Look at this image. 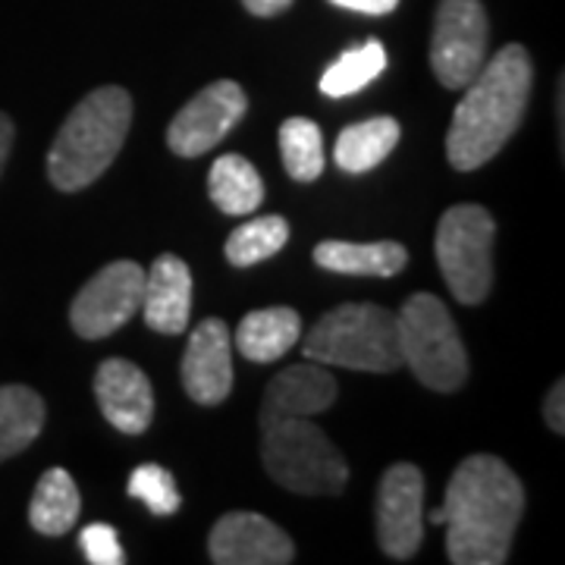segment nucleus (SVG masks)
<instances>
[{
    "mask_svg": "<svg viewBox=\"0 0 565 565\" xmlns=\"http://www.w3.org/2000/svg\"><path fill=\"white\" fill-rule=\"evenodd\" d=\"M44 427V403L32 386H0V462L13 459L39 440Z\"/></svg>",
    "mask_w": 565,
    "mask_h": 565,
    "instance_id": "22",
    "label": "nucleus"
},
{
    "mask_svg": "<svg viewBox=\"0 0 565 565\" xmlns=\"http://www.w3.org/2000/svg\"><path fill=\"white\" fill-rule=\"evenodd\" d=\"M243 7L252 13V17L270 20V17H280L282 10H289V7H292V0H243Z\"/></svg>",
    "mask_w": 565,
    "mask_h": 565,
    "instance_id": "30",
    "label": "nucleus"
},
{
    "mask_svg": "<svg viewBox=\"0 0 565 565\" xmlns=\"http://www.w3.org/2000/svg\"><path fill=\"white\" fill-rule=\"evenodd\" d=\"M280 151L286 173L296 182H315L323 173V136L318 122L289 117L280 126Z\"/></svg>",
    "mask_w": 565,
    "mask_h": 565,
    "instance_id": "25",
    "label": "nucleus"
},
{
    "mask_svg": "<svg viewBox=\"0 0 565 565\" xmlns=\"http://www.w3.org/2000/svg\"><path fill=\"white\" fill-rule=\"evenodd\" d=\"M531 76V57L522 44L497 51L465 85V98L446 132V161L462 173L493 161L525 120Z\"/></svg>",
    "mask_w": 565,
    "mask_h": 565,
    "instance_id": "2",
    "label": "nucleus"
},
{
    "mask_svg": "<svg viewBox=\"0 0 565 565\" xmlns=\"http://www.w3.org/2000/svg\"><path fill=\"white\" fill-rule=\"evenodd\" d=\"M305 355L323 367L390 374L403 367L399 321L381 305H340L308 330Z\"/></svg>",
    "mask_w": 565,
    "mask_h": 565,
    "instance_id": "4",
    "label": "nucleus"
},
{
    "mask_svg": "<svg viewBox=\"0 0 565 565\" xmlns=\"http://www.w3.org/2000/svg\"><path fill=\"white\" fill-rule=\"evenodd\" d=\"M141 315L145 323L158 333L177 337L189 327L192 318V270L177 255H161L145 270V292H141Z\"/></svg>",
    "mask_w": 565,
    "mask_h": 565,
    "instance_id": "16",
    "label": "nucleus"
},
{
    "mask_svg": "<svg viewBox=\"0 0 565 565\" xmlns=\"http://www.w3.org/2000/svg\"><path fill=\"white\" fill-rule=\"evenodd\" d=\"M13 136H17V129H13V120L7 117V114H0V173H3V163L10 158V148H13Z\"/></svg>",
    "mask_w": 565,
    "mask_h": 565,
    "instance_id": "31",
    "label": "nucleus"
},
{
    "mask_svg": "<svg viewBox=\"0 0 565 565\" xmlns=\"http://www.w3.org/2000/svg\"><path fill=\"white\" fill-rule=\"evenodd\" d=\"M446 556L452 565H503L525 512V487L497 456H468L446 484Z\"/></svg>",
    "mask_w": 565,
    "mask_h": 565,
    "instance_id": "1",
    "label": "nucleus"
},
{
    "mask_svg": "<svg viewBox=\"0 0 565 565\" xmlns=\"http://www.w3.org/2000/svg\"><path fill=\"white\" fill-rule=\"evenodd\" d=\"M207 553L217 565H286L296 559V544L258 512H226L211 527Z\"/></svg>",
    "mask_w": 565,
    "mask_h": 565,
    "instance_id": "12",
    "label": "nucleus"
},
{
    "mask_svg": "<svg viewBox=\"0 0 565 565\" xmlns=\"http://www.w3.org/2000/svg\"><path fill=\"white\" fill-rule=\"evenodd\" d=\"M544 418L546 427L553 430V434H565V384L563 381H556L553 390L546 393V403H544Z\"/></svg>",
    "mask_w": 565,
    "mask_h": 565,
    "instance_id": "28",
    "label": "nucleus"
},
{
    "mask_svg": "<svg viewBox=\"0 0 565 565\" xmlns=\"http://www.w3.org/2000/svg\"><path fill=\"white\" fill-rule=\"evenodd\" d=\"M315 264L345 277H396L408 264V252L399 243H343L330 239L315 248Z\"/></svg>",
    "mask_w": 565,
    "mask_h": 565,
    "instance_id": "18",
    "label": "nucleus"
},
{
    "mask_svg": "<svg viewBox=\"0 0 565 565\" xmlns=\"http://www.w3.org/2000/svg\"><path fill=\"white\" fill-rule=\"evenodd\" d=\"M95 396L104 418L122 434H141L154 418V390L139 364L107 359L95 374Z\"/></svg>",
    "mask_w": 565,
    "mask_h": 565,
    "instance_id": "14",
    "label": "nucleus"
},
{
    "mask_svg": "<svg viewBox=\"0 0 565 565\" xmlns=\"http://www.w3.org/2000/svg\"><path fill=\"white\" fill-rule=\"evenodd\" d=\"M262 456L267 475L289 493L337 497L349 484L343 452L308 418H282L264 427Z\"/></svg>",
    "mask_w": 565,
    "mask_h": 565,
    "instance_id": "5",
    "label": "nucleus"
},
{
    "mask_svg": "<svg viewBox=\"0 0 565 565\" xmlns=\"http://www.w3.org/2000/svg\"><path fill=\"white\" fill-rule=\"evenodd\" d=\"M207 192H211V202L230 217H245L258 211L264 202L262 177L243 154H223L214 161L207 173Z\"/></svg>",
    "mask_w": 565,
    "mask_h": 565,
    "instance_id": "21",
    "label": "nucleus"
},
{
    "mask_svg": "<svg viewBox=\"0 0 565 565\" xmlns=\"http://www.w3.org/2000/svg\"><path fill=\"white\" fill-rule=\"evenodd\" d=\"M399 141V122L393 117H374V120L352 122L345 126L333 148V161L343 173L362 177L367 170H374L377 163L390 158V151Z\"/></svg>",
    "mask_w": 565,
    "mask_h": 565,
    "instance_id": "19",
    "label": "nucleus"
},
{
    "mask_svg": "<svg viewBox=\"0 0 565 565\" xmlns=\"http://www.w3.org/2000/svg\"><path fill=\"white\" fill-rule=\"evenodd\" d=\"M396 321L403 364L412 367V374L437 393L459 390L468 377V355L446 305L430 292H415L408 296Z\"/></svg>",
    "mask_w": 565,
    "mask_h": 565,
    "instance_id": "6",
    "label": "nucleus"
},
{
    "mask_svg": "<svg viewBox=\"0 0 565 565\" xmlns=\"http://www.w3.org/2000/svg\"><path fill=\"white\" fill-rule=\"evenodd\" d=\"M182 386L192 403L217 405L233 390V343L230 330L217 318L202 321L182 355Z\"/></svg>",
    "mask_w": 565,
    "mask_h": 565,
    "instance_id": "13",
    "label": "nucleus"
},
{
    "mask_svg": "<svg viewBox=\"0 0 565 565\" xmlns=\"http://www.w3.org/2000/svg\"><path fill=\"white\" fill-rule=\"evenodd\" d=\"M337 403V381L323 364H292L280 371L262 405V430L282 418H311Z\"/></svg>",
    "mask_w": 565,
    "mask_h": 565,
    "instance_id": "15",
    "label": "nucleus"
},
{
    "mask_svg": "<svg viewBox=\"0 0 565 565\" xmlns=\"http://www.w3.org/2000/svg\"><path fill=\"white\" fill-rule=\"evenodd\" d=\"M343 10H355V13H364V17H386L396 10L399 0H330Z\"/></svg>",
    "mask_w": 565,
    "mask_h": 565,
    "instance_id": "29",
    "label": "nucleus"
},
{
    "mask_svg": "<svg viewBox=\"0 0 565 565\" xmlns=\"http://www.w3.org/2000/svg\"><path fill=\"white\" fill-rule=\"evenodd\" d=\"M126 493L132 497V500H139L145 503L154 515H177L182 505L180 497V487H177V478L163 468V465H139L132 475H129V484H126Z\"/></svg>",
    "mask_w": 565,
    "mask_h": 565,
    "instance_id": "26",
    "label": "nucleus"
},
{
    "mask_svg": "<svg viewBox=\"0 0 565 565\" xmlns=\"http://www.w3.org/2000/svg\"><path fill=\"white\" fill-rule=\"evenodd\" d=\"M245 110H248V98L239 82H211L173 117L167 129V145L180 158H199L233 132V126L243 120Z\"/></svg>",
    "mask_w": 565,
    "mask_h": 565,
    "instance_id": "11",
    "label": "nucleus"
},
{
    "mask_svg": "<svg viewBox=\"0 0 565 565\" xmlns=\"http://www.w3.org/2000/svg\"><path fill=\"white\" fill-rule=\"evenodd\" d=\"M497 223L481 204L449 207L437 226V264L456 302L481 305L493 286Z\"/></svg>",
    "mask_w": 565,
    "mask_h": 565,
    "instance_id": "7",
    "label": "nucleus"
},
{
    "mask_svg": "<svg viewBox=\"0 0 565 565\" xmlns=\"http://www.w3.org/2000/svg\"><path fill=\"white\" fill-rule=\"evenodd\" d=\"M427 519H430V525H444V522H446L444 505H440V509H434V512H430V515H427Z\"/></svg>",
    "mask_w": 565,
    "mask_h": 565,
    "instance_id": "32",
    "label": "nucleus"
},
{
    "mask_svg": "<svg viewBox=\"0 0 565 565\" xmlns=\"http://www.w3.org/2000/svg\"><path fill=\"white\" fill-rule=\"evenodd\" d=\"M302 337V318L292 308H258L236 327V345L248 362L270 364L282 359Z\"/></svg>",
    "mask_w": 565,
    "mask_h": 565,
    "instance_id": "17",
    "label": "nucleus"
},
{
    "mask_svg": "<svg viewBox=\"0 0 565 565\" xmlns=\"http://www.w3.org/2000/svg\"><path fill=\"white\" fill-rule=\"evenodd\" d=\"M487 13L481 0H440L434 39H430V66L444 88H465L487 63Z\"/></svg>",
    "mask_w": 565,
    "mask_h": 565,
    "instance_id": "8",
    "label": "nucleus"
},
{
    "mask_svg": "<svg viewBox=\"0 0 565 565\" xmlns=\"http://www.w3.org/2000/svg\"><path fill=\"white\" fill-rule=\"evenodd\" d=\"M79 546L85 553V559L92 565H122L126 563V553H122L120 537H117V527L95 522V525H85L79 531Z\"/></svg>",
    "mask_w": 565,
    "mask_h": 565,
    "instance_id": "27",
    "label": "nucleus"
},
{
    "mask_svg": "<svg viewBox=\"0 0 565 565\" xmlns=\"http://www.w3.org/2000/svg\"><path fill=\"white\" fill-rule=\"evenodd\" d=\"M424 541V475L418 465L386 468L377 487V544L390 559L408 563Z\"/></svg>",
    "mask_w": 565,
    "mask_h": 565,
    "instance_id": "10",
    "label": "nucleus"
},
{
    "mask_svg": "<svg viewBox=\"0 0 565 565\" xmlns=\"http://www.w3.org/2000/svg\"><path fill=\"white\" fill-rule=\"evenodd\" d=\"M82 512L79 487L63 468H47L29 503V522L44 537H61L76 527Z\"/></svg>",
    "mask_w": 565,
    "mask_h": 565,
    "instance_id": "20",
    "label": "nucleus"
},
{
    "mask_svg": "<svg viewBox=\"0 0 565 565\" xmlns=\"http://www.w3.org/2000/svg\"><path fill=\"white\" fill-rule=\"evenodd\" d=\"M286 243H289V223L286 217L270 214V217H255V221L236 226L223 245V252L233 267H252V264L274 258Z\"/></svg>",
    "mask_w": 565,
    "mask_h": 565,
    "instance_id": "24",
    "label": "nucleus"
},
{
    "mask_svg": "<svg viewBox=\"0 0 565 565\" xmlns=\"http://www.w3.org/2000/svg\"><path fill=\"white\" fill-rule=\"evenodd\" d=\"M386 70V51L381 41H364L362 47H352L323 70L321 92L327 98H349L367 88Z\"/></svg>",
    "mask_w": 565,
    "mask_h": 565,
    "instance_id": "23",
    "label": "nucleus"
},
{
    "mask_svg": "<svg viewBox=\"0 0 565 565\" xmlns=\"http://www.w3.org/2000/svg\"><path fill=\"white\" fill-rule=\"evenodd\" d=\"M145 267L136 262H114L82 286L70 305V323L82 340H104L132 321L141 308Z\"/></svg>",
    "mask_w": 565,
    "mask_h": 565,
    "instance_id": "9",
    "label": "nucleus"
},
{
    "mask_svg": "<svg viewBox=\"0 0 565 565\" xmlns=\"http://www.w3.org/2000/svg\"><path fill=\"white\" fill-rule=\"evenodd\" d=\"M132 122V98L120 85L85 95L47 151V177L61 192H79L117 161Z\"/></svg>",
    "mask_w": 565,
    "mask_h": 565,
    "instance_id": "3",
    "label": "nucleus"
}]
</instances>
